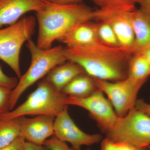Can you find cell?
<instances>
[{
    "label": "cell",
    "instance_id": "cell-1",
    "mask_svg": "<svg viewBox=\"0 0 150 150\" xmlns=\"http://www.w3.org/2000/svg\"><path fill=\"white\" fill-rule=\"evenodd\" d=\"M67 61L80 66L94 78L109 81L128 78L129 63L133 53L121 47H112L100 42L88 46L65 48Z\"/></svg>",
    "mask_w": 150,
    "mask_h": 150
},
{
    "label": "cell",
    "instance_id": "cell-2",
    "mask_svg": "<svg viewBox=\"0 0 150 150\" xmlns=\"http://www.w3.org/2000/svg\"><path fill=\"white\" fill-rule=\"evenodd\" d=\"M44 1L42 8L35 12L38 25L37 46L51 48L56 40L78 24L93 20L94 10L83 3L62 4Z\"/></svg>",
    "mask_w": 150,
    "mask_h": 150
},
{
    "label": "cell",
    "instance_id": "cell-3",
    "mask_svg": "<svg viewBox=\"0 0 150 150\" xmlns=\"http://www.w3.org/2000/svg\"><path fill=\"white\" fill-rule=\"evenodd\" d=\"M26 47L31 56L30 66L27 71L20 78L17 85L12 90L10 100V110H13L20 98L29 87L48 74L55 67L67 61L65 48L62 45L42 49L30 38Z\"/></svg>",
    "mask_w": 150,
    "mask_h": 150
},
{
    "label": "cell",
    "instance_id": "cell-4",
    "mask_svg": "<svg viewBox=\"0 0 150 150\" xmlns=\"http://www.w3.org/2000/svg\"><path fill=\"white\" fill-rule=\"evenodd\" d=\"M68 97L44 78L24 102L15 109L1 115L0 120L25 115H46L56 118L68 107Z\"/></svg>",
    "mask_w": 150,
    "mask_h": 150
},
{
    "label": "cell",
    "instance_id": "cell-5",
    "mask_svg": "<svg viewBox=\"0 0 150 150\" xmlns=\"http://www.w3.org/2000/svg\"><path fill=\"white\" fill-rule=\"evenodd\" d=\"M135 5L134 0H112L94 10L93 15V20L109 25L117 35L120 46L132 53L135 40L132 17L137 9Z\"/></svg>",
    "mask_w": 150,
    "mask_h": 150
},
{
    "label": "cell",
    "instance_id": "cell-6",
    "mask_svg": "<svg viewBox=\"0 0 150 150\" xmlns=\"http://www.w3.org/2000/svg\"><path fill=\"white\" fill-rule=\"evenodd\" d=\"M36 23L35 17L29 16L0 29V59L7 64L19 79L22 76L19 62L21 50L34 33Z\"/></svg>",
    "mask_w": 150,
    "mask_h": 150
},
{
    "label": "cell",
    "instance_id": "cell-7",
    "mask_svg": "<svg viewBox=\"0 0 150 150\" xmlns=\"http://www.w3.org/2000/svg\"><path fill=\"white\" fill-rule=\"evenodd\" d=\"M106 135L112 141L146 149L150 146V117L134 107L125 116L118 117Z\"/></svg>",
    "mask_w": 150,
    "mask_h": 150
},
{
    "label": "cell",
    "instance_id": "cell-8",
    "mask_svg": "<svg viewBox=\"0 0 150 150\" xmlns=\"http://www.w3.org/2000/svg\"><path fill=\"white\" fill-rule=\"evenodd\" d=\"M94 80L97 88L107 95L119 118L125 116L135 107L138 93L147 81L135 80L129 78L117 81Z\"/></svg>",
    "mask_w": 150,
    "mask_h": 150
},
{
    "label": "cell",
    "instance_id": "cell-9",
    "mask_svg": "<svg viewBox=\"0 0 150 150\" xmlns=\"http://www.w3.org/2000/svg\"><path fill=\"white\" fill-rule=\"evenodd\" d=\"M67 103L87 110L101 131L105 134L113 128L118 118L110 101L99 89L87 97L68 96Z\"/></svg>",
    "mask_w": 150,
    "mask_h": 150
},
{
    "label": "cell",
    "instance_id": "cell-10",
    "mask_svg": "<svg viewBox=\"0 0 150 150\" xmlns=\"http://www.w3.org/2000/svg\"><path fill=\"white\" fill-rule=\"evenodd\" d=\"M54 136L60 141L69 142L73 150H81L82 146L98 144L103 139L101 134H90L81 131L69 115L68 107L55 118Z\"/></svg>",
    "mask_w": 150,
    "mask_h": 150
},
{
    "label": "cell",
    "instance_id": "cell-11",
    "mask_svg": "<svg viewBox=\"0 0 150 150\" xmlns=\"http://www.w3.org/2000/svg\"><path fill=\"white\" fill-rule=\"evenodd\" d=\"M20 137L25 142L38 145H43L49 137L54 134L55 118L46 115H36L33 118L20 117Z\"/></svg>",
    "mask_w": 150,
    "mask_h": 150
},
{
    "label": "cell",
    "instance_id": "cell-12",
    "mask_svg": "<svg viewBox=\"0 0 150 150\" xmlns=\"http://www.w3.org/2000/svg\"><path fill=\"white\" fill-rule=\"evenodd\" d=\"M43 6V0H0V28L16 23L26 13L38 11Z\"/></svg>",
    "mask_w": 150,
    "mask_h": 150
},
{
    "label": "cell",
    "instance_id": "cell-13",
    "mask_svg": "<svg viewBox=\"0 0 150 150\" xmlns=\"http://www.w3.org/2000/svg\"><path fill=\"white\" fill-rule=\"evenodd\" d=\"M59 41L69 48L88 46L100 42L97 35L95 23L91 21L78 24Z\"/></svg>",
    "mask_w": 150,
    "mask_h": 150
},
{
    "label": "cell",
    "instance_id": "cell-14",
    "mask_svg": "<svg viewBox=\"0 0 150 150\" xmlns=\"http://www.w3.org/2000/svg\"><path fill=\"white\" fill-rule=\"evenodd\" d=\"M135 40L133 54L141 52L150 47V15L136 9L132 14Z\"/></svg>",
    "mask_w": 150,
    "mask_h": 150
},
{
    "label": "cell",
    "instance_id": "cell-15",
    "mask_svg": "<svg viewBox=\"0 0 150 150\" xmlns=\"http://www.w3.org/2000/svg\"><path fill=\"white\" fill-rule=\"evenodd\" d=\"M77 64L67 61L50 71L45 79L60 91L78 75L84 73Z\"/></svg>",
    "mask_w": 150,
    "mask_h": 150
},
{
    "label": "cell",
    "instance_id": "cell-16",
    "mask_svg": "<svg viewBox=\"0 0 150 150\" xmlns=\"http://www.w3.org/2000/svg\"><path fill=\"white\" fill-rule=\"evenodd\" d=\"M98 89L94 79L84 72L74 78L62 91L68 96L81 98L90 96Z\"/></svg>",
    "mask_w": 150,
    "mask_h": 150
},
{
    "label": "cell",
    "instance_id": "cell-17",
    "mask_svg": "<svg viewBox=\"0 0 150 150\" xmlns=\"http://www.w3.org/2000/svg\"><path fill=\"white\" fill-rule=\"evenodd\" d=\"M150 76V64L142 52L134 53L129 61L128 78L135 80H147Z\"/></svg>",
    "mask_w": 150,
    "mask_h": 150
},
{
    "label": "cell",
    "instance_id": "cell-18",
    "mask_svg": "<svg viewBox=\"0 0 150 150\" xmlns=\"http://www.w3.org/2000/svg\"><path fill=\"white\" fill-rule=\"evenodd\" d=\"M21 122L19 117L0 120V149L10 144L20 137Z\"/></svg>",
    "mask_w": 150,
    "mask_h": 150
},
{
    "label": "cell",
    "instance_id": "cell-19",
    "mask_svg": "<svg viewBox=\"0 0 150 150\" xmlns=\"http://www.w3.org/2000/svg\"><path fill=\"white\" fill-rule=\"evenodd\" d=\"M95 25L97 35L100 42L112 47L120 46L117 35L109 25L102 22H97Z\"/></svg>",
    "mask_w": 150,
    "mask_h": 150
},
{
    "label": "cell",
    "instance_id": "cell-20",
    "mask_svg": "<svg viewBox=\"0 0 150 150\" xmlns=\"http://www.w3.org/2000/svg\"><path fill=\"white\" fill-rule=\"evenodd\" d=\"M100 150H146L125 142H115L105 138L101 141Z\"/></svg>",
    "mask_w": 150,
    "mask_h": 150
},
{
    "label": "cell",
    "instance_id": "cell-21",
    "mask_svg": "<svg viewBox=\"0 0 150 150\" xmlns=\"http://www.w3.org/2000/svg\"><path fill=\"white\" fill-rule=\"evenodd\" d=\"M12 90L0 86V116L10 111V100Z\"/></svg>",
    "mask_w": 150,
    "mask_h": 150
},
{
    "label": "cell",
    "instance_id": "cell-22",
    "mask_svg": "<svg viewBox=\"0 0 150 150\" xmlns=\"http://www.w3.org/2000/svg\"><path fill=\"white\" fill-rule=\"evenodd\" d=\"M43 146L49 150H73L67 144L66 142L60 141L54 135L46 140Z\"/></svg>",
    "mask_w": 150,
    "mask_h": 150
},
{
    "label": "cell",
    "instance_id": "cell-23",
    "mask_svg": "<svg viewBox=\"0 0 150 150\" xmlns=\"http://www.w3.org/2000/svg\"><path fill=\"white\" fill-rule=\"evenodd\" d=\"M18 82L16 78L6 75L3 71L1 65H0V86L13 90Z\"/></svg>",
    "mask_w": 150,
    "mask_h": 150
},
{
    "label": "cell",
    "instance_id": "cell-24",
    "mask_svg": "<svg viewBox=\"0 0 150 150\" xmlns=\"http://www.w3.org/2000/svg\"><path fill=\"white\" fill-rule=\"evenodd\" d=\"M25 142L22 137H20L10 144L0 149V150H19L23 146Z\"/></svg>",
    "mask_w": 150,
    "mask_h": 150
},
{
    "label": "cell",
    "instance_id": "cell-25",
    "mask_svg": "<svg viewBox=\"0 0 150 150\" xmlns=\"http://www.w3.org/2000/svg\"><path fill=\"white\" fill-rule=\"evenodd\" d=\"M135 107L150 117V103L145 102L143 100L138 99Z\"/></svg>",
    "mask_w": 150,
    "mask_h": 150
},
{
    "label": "cell",
    "instance_id": "cell-26",
    "mask_svg": "<svg viewBox=\"0 0 150 150\" xmlns=\"http://www.w3.org/2000/svg\"><path fill=\"white\" fill-rule=\"evenodd\" d=\"M140 6L139 9L143 12L150 15V0H134Z\"/></svg>",
    "mask_w": 150,
    "mask_h": 150
},
{
    "label": "cell",
    "instance_id": "cell-27",
    "mask_svg": "<svg viewBox=\"0 0 150 150\" xmlns=\"http://www.w3.org/2000/svg\"><path fill=\"white\" fill-rule=\"evenodd\" d=\"M47 148L43 145L35 144L25 142L24 145V150H47Z\"/></svg>",
    "mask_w": 150,
    "mask_h": 150
},
{
    "label": "cell",
    "instance_id": "cell-28",
    "mask_svg": "<svg viewBox=\"0 0 150 150\" xmlns=\"http://www.w3.org/2000/svg\"><path fill=\"white\" fill-rule=\"evenodd\" d=\"M49 1L62 4H79L83 3V0H48Z\"/></svg>",
    "mask_w": 150,
    "mask_h": 150
},
{
    "label": "cell",
    "instance_id": "cell-29",
    "mask_svg": "<svg viewBox=\"0 0 150 150\" xmlns=\"http://www.w3.org/2000/svg\"><path fill=\"white\" fill-rule=\"evenodd\" d=\"M91 1L93 2L94 4L99 6L100 7L112 0H91Z\"/></svg>",
    "mask_w": 150,
    "mask_h": 150
},
{
    "label": "cell",
    "instance_id": "cell-30",
    "mask_svg": "<svg viewBox=\"0 0 150 150\" xmlns=\"http://www.w3.org/2000/svg\"><path fill=\"white\" fill-rule=\"evenodd\" d=\"M141 52L144 54V56L146 57L150 64V47L146 48V49Z\"/></svg>",
    "mask_w": 150,
    "mask_h": 150
},
{
    "label": "cell",
    "instance_id": "cell-31",
    "mask_svg": "<svg viewBox=\"0 0 150 150\" xmlns=\"http://www.w3.org/2000/svg\"><path fill=\"white\" fill-rule=\"evenodd\" d=\"M19 150H24V145H23V146Z\"/></svg>",
    "mask_w": 150,
    "mask_h": 150
},
{
    "label": "cell",
    "instance_id": "cell-32",
    "mask_svg": "<svg viewBox=\"0 0 150 150\" xmlns=\"http://www.w3.org/2000/svg\"><path fill=\"white\" fill-rule=\"evenodd\" d=\"M148 148H149V150H150V146H149V147Z\"/></svg>",
    "mask_w": 150,
    "mask_h": 150
},
{
    "label": "cell",
    "instance_id": "cell-33",
    "mask_svg": "<svg viewBox=\"0 0 150 150\" xmlns=\"http://www.w3.org/2000/svg\"><path fill=\"white\" fill-rule=\"evenodd\" d=\"M87 150H91L90 149H88Z\"/></svg>",
    "mask_w": 150,
    "mask_h": 150
},
{
    "label": "cell",
    "instance_id": "cell-34",
    "mask_svg": "<svg viewBox=\"0 0 150 150\" xmlns=\"http://www.w3.org/2000/svg\"></svg>",
    "mask_w": 150,
    "mask_h": 150
}]
</instances>
